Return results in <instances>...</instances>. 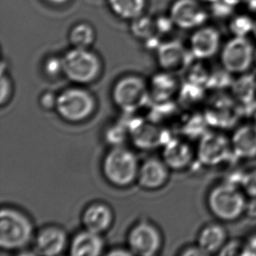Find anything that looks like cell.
<instances>
[{"label": "cell", "mask_w": 256, "mask_h": 256, "mask_svg": "<svg viewBox=\"0 0 256 256\" xmlns=\"http://www.w3.org/2000/svg\"><path fill=\"white\" fill-rule=\"evenodd\" d=\"M34 238V226L24 212L16 208L0 212V248L6 251L24 250Z\"/></svg>", "instance_id": "6da1fadb"}, {"label": "cell", "mask_w": 256, "mask_h": 256, "mask_svg": "<svg viewBox=\"0 0 256 256\" xmlns=\"http://www.w3.org/2000/svg\"><path fill=\"white\" fill-rule=\"evenodd\" d=\"M206 202L210 212L220 222H236L245 215V195L239 186L225 182L212 187Z\"/></svg>", "instance_id": "7a4b0ae2"}, {"label": "cell", "mask_w": 256, "mask_h": 256, "mask_svg": "<svg viewBox=\"0 0 256 256\" xmlns=\"http://www.w3.org/2000/svg\"><path fill=\"white\" fill-rule=\"evenodd\" d=\"M139 164L132 150L114 146L104 158L102 172L106 180L114 186H128L138 178Z\"/></svg>", "instance_id": "3957f363"}, {"label": "cell", "mask_w": 256, "mask_h": 256, "mask_svg": "<svg viewBox=\"0 0 256 256\" xmlns=\"http://www.w3.org/2000/svg\"><path fill=\"white\" fill-rule=\"evenodd\" d=\"M62 62L63 74L76 84H91L100 74V60L88 49L73 48L63 56Z\"/></svg>", "instance_id": "277c9868"}, {"label": "cell", "mask_w": 256, "mask_h": 256, "mask_svg": "<svg viewBox=\"0 0 256 256\" xmlns=\"http://www.w3.org/2000/svg\"><path fill=\"white\" fill-rule=\"evenodd\" d=\"M96 102L93 96L80 88H71L57 96L56 110L63 120L80 122L93 114Z\"/></svg>", "instance_id": "5b68a950"}, {"label": "cell", "mask_w": 256, "mask_h": 256, "mask_svg": "<svg viewBox=\"0 0 256 256\" xmlns=\"http://www.w3.org/2000/svg\"><path fill=\"white\" fill-rule=\"evenodd\" d=\"M114 104L124 112H133L142 107L150 98L149 88L144 80L128 76L114 84L112 91Z\"/></svg>", "instance_id": "8992f818"}, {"label": "cell", "mask_w": 256, "mask_h": 256, "mask_svg": "<svg viewBox=\"0 0 256 256\" xmlns=\"http://www.w3.org/2000/svg\"><path fill=\"white\" fill-rule=\"evenodd\" d=\"M254 52L256 49L248 38L234 36L222 48V66L232 74L246 73L254 63Z\"/></svg>", "instance_id": "52a82bcc"}, {"label": "cell", "mask_w": 256, "mask_h": 256, "mask_svg": "<svg viewBox=\"0 0 256 256\" xmlns=\"http://www.w3.org/2000/svg\"><path fill=\"white\" fill-rule=\"evenodd\" d=\"M232 153L231 141L217 132H206L200 138L197 158L204 166H218L228 161Z\"/></svg>", "instance_id": "ba28073f"}, {"label": "cell", "mask_w": 256, "mask_h": 256, "mask_svg": "<svg viewBox=\"0 0 256 256\" xmlns=\"http://www.w3.org/2000/svg\"><path fill=\"white\" fill-rule=\"evenodd\" d=\"M162 246V236L152 223L139 222L128 232V248L133 256H155Z\"/></svg>", "instance_id": "9c48e42d"}, {"label": "cell", "mask_w": 256, "mask_h": 256, "mask_svg": "<svg viewBox=\"0 0 256 256\" xmlns=\"http://www.w3.org/2000/svg\"><path fill=\"white\" fill-rule=\"evenodd\" d=\"M169 15L175 26L184 30L201 28L208 20V12L200 0H176Z\"/></svg>", "instance_id": "30bf717a"}, {"label": "cell", "mask_w": 256, "mask_h": 256, "mask_svg": "<svg viewBox=\"0 0 256 256\" xmlns=\"http://www.w3.org/2000/svg\"><path fill=\"white\" fill-rule=\"evenodd\" d=\"M222 37L220 32L211 26L198 28L190 38V51L194 59H211L218 52Z\"/></svg>", "instance_id": "8fae6325"}, {"label": "cell", "mask_w": 256, "mask_h": 256, "mask_svg": "<svg viewBox=\"0 0 256 256\" xmlns=\"http://www.w3.org/2000/svg\"><path fill=\"white\" fill-rule=\"evenodd\" d=\"M156 56L160 66L170 73L189 66L190 57H194L178 40L161 43L156 49Z\"/></svg>", "instance_id": "7c38bea8"}, {"label": "cell", "mask_w": 256, "mask_h": 256, "mask_svg": "<svg viewBox=\"0 0 256 256\" xmlns=\"http://www.w3.org/2000/svg\"><path fill=\"white\" fill-rule=\"evenodd\" d=\"M68 242L66 234L56 226H46L35 237V254L42 256H59Z\"/></svg>", "instance_id": "4fadbf2b"}, {"label": "cell", "mask_w": 256, "mask_h": 256, "mask_svg": "<svg viewBox=\"0 0 256 256\" xmlns=\"http://www.w3.org/2000/svg\"><path fill=\"white\" fill-rule=\"evenodd\" d=\"M169 178V167L164 160L156 158L146 160L139 166L138 181L147 190H156L166 184Z\"/></svg>", "instance_id": "5bb4252c"}, {"label": "cell", "mask_w": 256, "mask_h": 256, "mask_svg": "<svg viewBox=\"0 0 256 256\" xmlns=\"http://www.w3.org/2000/svg\"><path fill=\"white\" fill-rule=\"evenodd\" d=\"M194 150L186 142L172 138L164 144L163 160L172 170H180L190 166L194 160Z\"/></svg>", "instance_id": "9a60e30c"}, {"label": "cell", "mask_w": 256, "mask_h": 256, "mask_svg": "<svg viewBox=\"0 0 256 256\" xmlns=\"http://www.w3.org/2000/svg\"><path fill=\"white\" fill-rule=\"evenodd\" d=\"M212 102L211 108L209 107L204 114L209 125H214L216 127L230 126L240 114L238 104H234L236 100L232 102L228 97H218Z\"/></svg>", "instance_id": "2e32d148"}, {"label": "cell", "mask_w": 256, "mask_h": 256, "mask_svg": "<svg viewBox=\"0 0 256 256\" xmlns=\"http://www.w3.org/2000/svg\"><path fill=\"white\" fill-rule=\"evenodd\" d=\"M231 146L236 158L251 160L256 156V124L240 126L234 132Z\"/></svg>", "instance_id": "e0dca14e"}, {"label": "cell", "mask_w": 256, "mask_h": 256, "mask_svg": "<svg viewBox=\"0 0 256 256\" xmlns=\"http://www.w3.org/2000/svg\"><path fill=\"white\" fill-rule=\"evenodd\" d=\"M112 222V210L104 203H94L84 210L82 224L86 230L102 234L110 228Z\"/></svg>", "instance_id": "ac0fdd59"}, {"label": "cell", "mask_w": 256, "mask_h": 256, "mask_svg": "<svg viewBox=\"0 0 256 256\" xmlns=\"http://www.w3.org/2000/svg\"><path fill=\"white\" fill-rule=\"evenodd\" d=\"M104 250V239L96 232L84 230L74 237L70 245V254L74 256H100Z\"/></svg>", "instance_id": "d6986e66"}, {"label": "cell", "mask_w": 256, "mask_h": 256, "mask_svg": "<svg viewBox=\"0 0 256 256\" xmlns=\"http://www.w3.org/2000/svg\"><path fill=\"white\" fill-rule=\"evenodd\" d=\"M228 240V232L218 223L204 226L198 234L197 244L208 256L218 254Z\"/></svg>", "instance_id": "ffe728a7"}, {"label": "cell", "mask_w": 256, "mask_h": 256, "mask_svg": "<svg viewBox=\"0 0 256 256\" xmlns=\"http://www.w3.org/2000/svg\"><path fill=\"white\" fill-rule=\"evenodd\" d=\"M148 88L150 98L156 104L170 102V98L178 88L176 78L168 71L153 76Z\"/></svg>", "instance_id": "44dd1931"}, {"label": "cell", "mask_w": 256, "mask_h": 256, "mask_svg": "<svg viewBox=\"0 0 256 256\" xmlns=\"http://www.w3.org/2000/svg\"><path fill=\"white\" fill-rule=\"evenodd\" d=\"M239 76L230 88L234 100L240 105L253 102L256 100V77L248 73Z\"/></svg>", "instance_id": "7402d4cb"}, {"label": "cell", "mask_w": 256, "mask_h": 256, "mask_svg": "<svg viewBox=\"0 0 256 256\" xmlns=\"http://www.w3.org/2000/svg\"><path fill=\"white\" fill-rule=\"evenodd\" d=\"M111 10L122 20H135L142 15L146 0H108Z\"/></svg>", "instance_id": "603a6c76"}, {"label": "cell", "mask_w": 256, "mask_h": 256, "mask_svg": "<svg viewBox=\"0 0 256 256\" xmlns=\"http://www.w3.org/2000/svg\"><path fill=\"white\" fill-rule=\"evenodd\" d=\"M94 40V30L86 23H80L74 26L70 32V42L73 48L88 49L93 44Z\"/></svg>", "instance_id": "cb8c5ba5"}, {"label": "cell", "mask_w": 256, "mask_h": 256, "mask_svg": "<svg viewBox=\"0 0 256 256\" xmlns=\"http://www.w3.org/2000/svg\"><path fill=\"white\" fill-rule=\"evenodd\" d=\"M204 86L186 80L180 90V100L186 106H194L200 102L204 94Z\"/></svg>", "instance_id": "d4e9b609"}, {"label": "cell", "mask_w": 256, "mask_h": 256, "mask_svg": "<svg viewBox=\"0 0 256 256\" xmlns=\"http://www.w3.org/2000/svg\"><path fill=\"white\" fill-rule=\"evenodd\" d=\"M254 20L248 15L240 14L232 18L229 23V30L236 37H246L253 32Z\"/></svg>", "instance_id": "484cf974"}, {"label": "cell", "mask_w": 256, "mask_h": 256, "mask_svg": "<svg viewBox=\"0 0 256 256\" xmlns=\"http://www.w3.org/2000/svg\"><path fill=\"white\" fill-rule=\"evenodd\" d=\"M132 32L136 38L142 40L149 38L156 32L155 20L141 15L140 17L133 20Z\"/></svg>", "instance_id": "4316f807"}, {"label": "cell", "mask_w": 256, "mask_h": 256, "mask_svg": "<svg viewBox=\"0 0 256 256\" xmlns=\"http://www.w3.org/2000/svg\"><path fill=\"white\" fill-rule=\"evenodd\" d=\"M232 82V74L223 68V70H218L210 74L206 88L214 90H225L231 88Z\"/></svg>", "instance_id": "83f0119b"}, {"label": "cell", "mask_w": 256, "mask_h": 256, "mask_svg": "<svg viewBox=\"0 0 256 256\" xmlns=\"http://www.w3.org/2000/svg\"><path fill=\"white\" fill-rule=\"evenodd\" d=\"M208 122L204 116L197 114L190 118L187 124L186 125L184 132L187 135L192 136V138H200L202 136H204L206 133V127H208Z\"/></svg>", "instance_id": "f1b7e54d"}, {"label": "cell", "mask_w": 256, "mask_h": 256, "mask_svg": "<svg viewBox=\"0 0 256 256\" xmlns=\"http://www.w3.org/2000/svg\"><path fill=\"white\" fill-rule=\"evenodd\" d=\"M210 74L211 73L208 72V70L204 66H202L200 64H196L194 66H190L187 80L206 88L208 79L210 77Z\"/></svg>", "instance_id": "f546056e"}, {"label": "cell", "mask_w": 256, "mask_h": 256, "mask_svg": "<svg viewBox=\"0 0 256 256\" xmlns=\"http://www.w3.org/2000/svg\"><path fill=\"white\" fill-rule=\"evenodd\" d=\"M242 248L243 243L240 240H228L217 254L220 256H242Z\"/></svg>", "instance_id": "4dcf8cb0"}, {"label": "cell", "mask_w": 256, "mask_h": 256, "mask_svg": "<svg viewBox=\"0 0 256 256\" xmlns=\"http://www.w3.org/2000/svg\"><path fill=\"white\" fill-rule=\"evenodd\" d=\"M44 70L48 76H58L59 74L63 73L62 58L60 59L56 56L50 57L46 60Z\"/></svg>", "instance_id": "1f68e13d"}, {"label": "cell", "mask_w": 256, "mask_h": 256, "mask_svg": "<svg viewBox=\"0 0 256 256\" xmlns=\"http://www.w3.org/2000/svg\"><path fill=\"white\" fill-rule=\"evenodd\" d=\"M127 127L122 125H116L111 127L108 132L107 138L111 144H114L116 146H121V144L126 138Z\"/></svg>", "instance_id": "d6a6232c"}, {"label": "cell", "mask_w": 256, "mask_h": 256, "mask_svg": "<svg viewBox=\"0 0 256 256\" xmlns=\"http://www.w3.org/2000/svg\"><path fill=\"white\" fill-rule=\"evenodd\" d=\"M242 186L245 194L251 198H256V170L245 173Z\"/></svg>", "instance_id": "836d02e7"}, {"label": "cell", "mask_w": 256, "mask_h": 256, "mask_svg": "<svg viewBox=\"0 0 256 256\" xmlns=\"http://www.w3.org/2000/svg\"><path fill=\"white\" fill-rule=\"evenodd\" d=\"M12 80L4 74H1V98H0L1 106H4L9 102L12 96Z\"/></svg>", "instance_id": "e575fe53"}, {"label": "cell", "mask_w": 256, "mask_h": 256, "mask_svg": "<svg viewBox=\"0 0 256 256\" xmlns=\"http://www.w3.org/2000/svg\"><path fill=\"white\" fill-rule=\"evenodd\" d=\"M156 32L161 34H166L172 30L173 26H175L172 18L169 16H160L155 20Z\"/></svg>", "instance_id": "d590c367"}, {"label": "cell", "mask_w": 256, "mask_h": 256, "mask_svg": "<svg viewBox=\"0 0 256 256\" xmlns=\"http://www.w3.org/2000/svg\"><path fill=\"white\" fill-rule=\"evenodd\" d=\"M57 96H56V94L50 92V91H46L45 93L42 94L40 98V104L42 108L46 110H56Z\"/></svg>", "instance_id": "8d00e7d4"}, {"label": "cell", "mask_w": 256, "mask_h": 256, "mask_svg": "<svg viewBox=\"0 0 256 256\" xmlns=\"http://www.w3.org/2000/svg\"><path fill=\"white\" fill-rule=\"evenodd\" d=\"M240 256H256V234L250 236L245 242H243Z\"/></svg>", "instance_id": "74e56055"}, {"label": "cell", "mask_w": 256, "mask_h": 256, "mask_svg": "<svg viewBox=\"0 0 256 256\" xmlns=\"http://www.w3.org/2000/svg\"><path fill=\"white\" fill-rule=\"evenodd\" d=\"M181 256H206L208 254L197 244L195 246H190L186 248H184L181 252Z\"/></svg>", "instance_id": "f35d334b"}, {"label": "cell", "mask_w": 256, "mask_h": 256, "mask_svg": "<svg viewBox=\"0 0 256 256\" xmlns=\"http://www.w3.org/2000/svg\"><path fill=\"white\" fill-rule=\"evenodd\" d=\"M245 215L250 218L256 220V198H251L246 200Z\"/></svg>", "instance_id": "ab89813d"}, {"label": "cell", "mask_w": 256, "mask_h": 256, "mask_svg": "<svg viewBox=\"0 0 256 256\" xmlns=\"http://www.w3.org/2000/svg\"><path fill=\"white\" fill-rule=\"evenodd\" d=\"M146 42V46L150 49H158V46L161 45L160 37L156 34H153L149 38L144 40Z\"/></svg>", "instance_id": "60d3db41"}, {"label": "cell", "mask_w": 256, "mask_h": 256, "mask_svg": "<svg viewBox=\"0 0 256 256\" xmlns=\"http://www.w3.org/2000/svg\"><path fill=\"white\" fill-rule=\"evenodd\" d=\"M108 256H132L133 254L130 252V250L127 248H116V250H111L110 253H108Z\"/></svg>", "instance_id": "b9f144b4"}, {"label": "cell", "mask_w": 256, "mask_h": 256, "mask_svg": "<svg viewBox=\"0 0 256 256\" xmlns=\"http://www.w3.org/2000/svg\"><path fill=\"white\" fill-rule=\"evenodd\" d=\"M50 3L54 4H63L66 3L68 0H48Z\"/></svg>", "instance_id": "7bdbcfd3"}, {"label": "cell", "mask_w": 256, "mask_h": 256, "mask_svg": "<svg viewBox=\"0 0 256 256\" xmlns=\"http://www.w3.org/2000/svg\"><path fill=\"white\" fill-rule=\"evenodd\" d=\"M253 34L256 38V20H254V24Z\"/></svg>", "instance_id": "ee69618b"}, {"label": "cell", "mask_w": 256, "mask_h": 256, "mask_svg": "<svg viewBox=\"0 0 256 256\" xmlns=\"http://www.w3.org/2000/svg\"><path fill=\"white\" fill-rule=\"evenodd\" d=\"M202 1H204V2H208V3L214 4L215 2H217L218 0H202Z\"/></svg>", "instance_id": "f6af8a7d"}, {"label": "cell", "mask_w": 256, "mask_h": 256, "mask_svg": "<svg viewBox=\"0 0 256 256\" xmlns=\"http://www.w3.org/2000/svg\"><path fill=\"white\" fill-rule=\"evenodd\" d=\"M254 64L256 65V52H254Z\"/></svg>", "instance_id": "bcb514c9"}]
</instances>
